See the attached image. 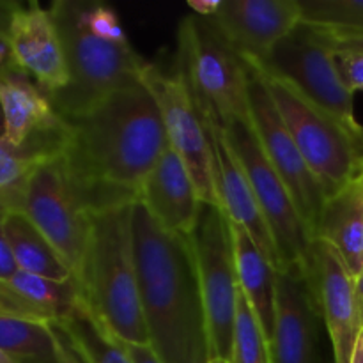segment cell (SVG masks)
<instances>
[{"label":"cell","mask_w":363,"mask_h":363,"mask_svg":"<svg viewBox=\"0 0 363 363\" xmlns=\"http://www.w3.org/2000/svg\"><path fill=\"white\" fill-rule=\"evenodd\" d=\"M66 121L64 160L89 208L137 202L138 190L169 142L144 84L123 89Z\"/></svg>","instance_id":"cell-1"},{"label":"cell","mask_w":363,"mask_h":363,"mask_svg":"<svg viewBox=\"0 0 363 363\" xmlns=\"http://www.w3.org/2000/svg\"><path fill=\"white\" fill-rule=\"evenodd\" d=\"M131 236L149 346L163 363H208L211 344L191 236L167 230L138 202L131 206Z\"/></svg>","instance_id":"cell-2"},{"label":"cell","mask_w":363,"mask_h":363,"mask_svg":"<svg viewBox=\"0 0 363 363\" xmlns=\"http://www.w3.org/2000/svg\"><path fill=\"white\" fill-rule=\"evenodd\" d=\"M66 57L69 84L50 101L74 119L106 96L142 84L147 60L131 46L116 11L98 2L57 0L50 6Z\"/></svg>","instance_id":"cell-3"},{"label":"cell","mask_w":363,"mask_h":363,"mask_svg":"<svg viewBox=\"0 0 363 363\" xmlns=\"http://www.w3.org/2000/svg\"><path fill=\"white\" fill-rule=\"evenodd\" d=\"M131 204L94 209L84 262L77 275L82 300L124 342L149 344L138 293Z\"/></svg>","instance_id":"cell-4"},{"label":"cell","mask_w":363,"mask_h":363,"mask_svg":"<svg viewBox=\"0 0 363 363\" xmlns=\"http://www.w3.org/2000/svg\"><path fill=\"white\" fill-rule=\"evenodd\" d=\"M176 69L208 124L223 131L238 121L250 123V64L209 18L190 14L181 21Z\"/></svg>","instance_id":"cell-5"},{"label":"cell","mask_w":363,"mask_h":363,"mask_svg":"<svg viewBox=\"0 0 363 363\" xmlns=\"http://www.w3.org/2000/svg\"><path fill=\"white\" fill-rule=\"evenodd\" d=\"M248 64L259 73L291 85L363 145V126L354 116V94L342 82L335 52L318 30L300 23L264 59Z\"/></svg>","instance_id":"cell-6"},{"label":"cell","mask_w":363,"mask_h":363,"mask_svg":"<svg viewBox=\"0 0 363 363\" xmlns=\"http://www.w3.org/2000/svg\"><path fill=\"white\" fill-rule=\"evenodd\" d=\"M259 74L301 156L328 191V197L358 179L363 174V145L342 124L312 105L291 85L268 74Z\"/></svg>","instance_id":"cell-7"},{"label":"cell","mask_w":363,"mask_h":363,"mask_svg":"<svg viewBox=\"0 0 363 363\" xmlns=\"http://www.w3.org/2000/svg\"><path fill=\"white\" fill-rule=\"evenodd\" d=\"M18 209L45 234L77 279L91 233L92 209L74 184L60 149L32 170L21 188Z\"/></svg>","instance_id":"cell-8"},{"label":"cell","mask_w":363,"mask_h":363,"mask_svg":"<svg viewBox=\"0 0 363 363\" xmlns=\"http://www.w3.org/2000/svg\"><path fill=\"white\" fill-rule=\"evenodd\" d=\"M191 241L197 257L202 300L208 319L211 357L229 360L240 284L234 264L230 223L225 213L216 206L202 202Z\"/></svg>","instance_id":"cell-9"},{"label":"cell","mask_w":363,"mask_h":363,"mask_svg":"<svg viewBox=\"0 0 363 363\" xmlns=\"http://www.w3.org/2000/svg\"><path fill=\"white\" fill-rule=\"evenodd\" d=\"M227 144L240 162L255 199L262 209L280 262L284 266H311L312 234L298 213L289 194L268 156L262 151L254 128L247 121H238L223 130ZM280 268V269H282Z\"/></svg>","instance_id":"cell-10"},{"label":"cell","mask_w":363,"mask_h":363,"mask_svg":"<svg viewBox=\"0 0 363 363\" xmlns=\"http://www.w3.org/2000/svg\"><path fill=\"white\" fill-rule=\"evenodd\" d=\"M142 84L158 105L169 147L186 165L201 202L220 208L211 130L184 78L177 69L170 73L149 62L142 73Z\"/></svg>","instance_id":"cell-11"},{"label":"cell","mask_w":363,"mask_h":363,"mask_svg":"<svg viewBox=\"0 0 363 363\" xmlns=\"http://www.w3.org/2000/svg\"><path fill=\"white\" fill-rule=\"evenodd\" d=\"M250 69V84H248L250 124L257 135L262 151L268 156L273 169L282 177L289 194L293 195L298 213L314 238L319 216L328 201V191L301 156L262 77L252 66Z\"/></svg>","instance_id":"cell-12"},{"label":"cell","mask_w":363,"mask_h":363,"mask_svg":"<svg viewBox=\"0 0 363 363\" xmlns=\"http://www.w3.org/2000/svg\"><path fill=\"white\" fill-rule=\"evenodd\" d=\"M325 325L308 266H284L277 272L275 326L268 342L272 363H325Z\"/></svg>","instance_id":"cell-13"},{"label":"cell","mask_w":363,"mask_h":363,"mask_svg":"<svg viewBox=\"0 0 363 363\" xmlns=\"http://www.w3.org/2000/svg\"><path fill=\"white\" fill-rule=\"evenodd\" d=\"M311 277L333 350V363H351L363 325L354 277L339 252L323 240L312 241Z\"/></svg>","instance_id":"cell-14"},{"label":"cell","mask_w":363,"mask_h":363,"mask_svg":"<svg viewBox=\"0 0 363 363\" xmlns=\"http://www.w3.org/2000/svg\"><path fill=\"white\" fill-rule=\"evenodd\" d=\"M13 67L30 77L48 98L69 84L62 41L50 9L39 4H14L9 23Z\"/></svg>","instance_id":"cell-15"},{"label":"cell","mask_w":363,"mask_h":363,"mask_svg":"<svg viewBox=\"0 0 363 363\" xmlns=\"http://www.w3.org/2000/svg\"><path fill=\"white\" fill-rule=\"evenodd\" d=\"M209 20L247 62L264 59L301 21L298 0H225Z\"/></svg>","instance_id":"cell-16"},{"label":"cell","mask_w":363,"mask_h":363,"mask_svg":"<svg viewBox=\"0 0 363 363\" xmlns=\"http://www.w3.org/2000/svg\"><path fill=\"white\" fill-rule=\"evenodd\" d=\"M138 204L162 227L191 236L201 215V197L183 160L167 147L142 183Z\"/></svg>","instance_id":"cell-17"},{"label":"cell","mask_w":363,"mask_h":363,"mask_svg":"<svg viewBox=\"0 0 363 363\" xmlns=\"http://www.w3.org/2000/svg\"><path fill=\"white\" fill-rule=\"evenodd\" d=\"M209 130H211L213 152H215V179L220 209L225 213L230 223L243 227L250 234L259 250L279 272L282 268V262H280L272 230L262 215L254 190H252L240 162L230 151L229 144L223 137V131L211 124H209Z\"/></svg>","instance_id":"cell-18"},{"label":"cell","mask_w":363,"mask_h":363,"mask_svg":"<svg viewBox=\"0 0 363 363\" xmlns=\"http://www.w3.org/2000/svg\"><path fill=\"white\" fill-rule=\"evenodd\" d=\"M0 105L6 121L4 140L25 147L45 135L59 133L66 121L38 84L13 66L0 67Z\"/></svg>","instance_id":"cell-19"},{"label":"cell","mask_w":363,"mask_h":363,"mask_svg":"<svg viewBox=\"0 0 363 363\" xmlns=\"http://www.w3.org/2000/svg\"><path fill=\"white\" fill-rule=\"evenodd\" d=\"M80 300L77 280H52L18 272L0 282V314L41 323H60Z\"/></svg>","instance_id":"cell-20"},{"label":"cell","mask_w":363,"mask_h":363,"mask_svg":"<svg viewBox=\"0 0 363 363\" xmlns=\"http://www.w3.org/2000/svg\"><path fill=\"white\" fill-rule=\"evenodd\" d=\"M314 240L332 245L357 279L363 269V183L351 181L330 195L319 216Z\"/></svg>","instance_id":"cell-21"},{"label":"cell","mask_w":363,"mask_h":363,"mask_svg":"<svg viewBox=\"0 0 363 363\" xmlns=\"http://www.w3.org/2000/svg\"><path fill=\"white\" fill-rule=\"evenodd\" d=\"M230 236L238 284L269 342L275 326L277 269L243 227L230 223Z\"/></svg>","instance_id":"cell-22"},{"label":"cell","mask_w":363,"mask_h":363,"mask_svg":"<svg viewBox=\"0 0 363 363\" xmlns=\"http://www.w3.org/2000/svg\"><path fill=\"white\" fill-rule=\"evenodd\" d=\"M7 240L13 250L18 269L52 280H73V272L59 252L52 247L45 234L27 218L20 209H7L6 218Z\"/></svg>","instance_id":"cell-23"},{"label":"cell","mask_w":363,"mask_h":363,"mask_svg":"<svg viewBox=\"0 0 363 363\" xmlns=\"http://www.w3.org/2000/svg\"><path fill=\"white\" fill-rule=\"evenodd\" d=\"M82 358L87 363H133L84 300L77 301L69 318L59 323Z\"/></svg>","instance_id":"cell-24"},{"label":"cell","mask_w":363,"mask_h":363,"mask_svg":"<svg viewBox=\"0 0 363 363\" xmlns=\"http://www.w3.org/2000/svg\"><path fill=\"white\" fill-rule=\"evenodd\" d=\"M0 350L14 363H57L59 342L50 323L0 314Z\"/></svg>","instance_id":"cell-25"},{"label":"cell","mask_w":363,"mask_h":363,"mask_svg":"<svg viewBox=\"0 0 363 363\" xmlns=\"http://www.w3.org/2000/svg\"><path fill=\"white\" fill-rule=\"evenodd\" d=\"M300 23L325 34H363V0H298Z\"/></svg>","instance_id":"cell-26"},{"label":"cell","mask_w":363,"mask_h":363,"mask_svg":"<svg viewBox=\"0 0 363 363\" xmlns=\"http://www.w3.org/2000/svg\"><path fill=\"white\" fill-rule=\"evenodd\" d=\"M230 363H272L269 362L268 339L240 289L236 323H234Z\"/></svg>","instance_id":"cell-27"},{"label":"cell","mask_w":363,"mask_h":363,"mask_svg":"<svg viewBox=\"0 0 363 363\" xmlns=\"http://www.w3.org/2000/svg\"><path fill=\"white\" fill-rule=\"evenodd\" d=\"M337 66L351 92L363 91V52H337Z\"/></svg>","instance_id":"cell-28"},{"label":"cell","mask_w":363,"mask_h":363,"mask_svg":"<svg viewBox=\"0 0 363 363\" xmlns=\"http://www.w3.org/2000/svg\"><path fill=\"white\" fill-rule=\"evenodd\" d=\"M4 218H6V211L0 209V282H6L20 272L16 261H14L13 250H11L9 240H7Z\"/></svg>","instance_id":"cell-29"},{"label":"cell","mask_w":363,"mask_h":363,"mask_svg":"<svg viewBox=\"0 0 363 363\" xmlns=\"http://www.w3.org/2000/svg\"><path fill=\"white\" fill-rule=\"evenodd\" d=\"M319 34H323L325 41L335 53L363 52V34H325V32H319Z\"/></svg>","instance_id":"cell-30"},{"label":"cell","mask_w":363,"mask_h":363,"mask_svg":"<svg viewBox=\"0 0 363 363\" xmlns=\"http://www.w3.org/2000/svg\"><path fill=\"white\" fill-rule=\"evenodd\" d=\"M52 326L53 332H55L57 335V342H59V357H57V363H87L80 354H78V351L74 350L73 344L69 342L62 326H60L59 323H52Z\"/></svg>","instance_id":"cell-31"},{"label":"cell","mask_w":363,"mask_h":363,"mask_svg":"<svg viewBox=\"0 0 363 363\" xmlns=\"http://www.w3.org/2000/svg\"><path fill=\"white\" fill-rule=\"evenodd\" d=\"M119 342L133 363H163L149 344H133L124 342V340H119Z\"/></svg>","instance_id":"cell-32"},{"label":"cell","mask_w":363,"mask_h":363,"mask_svg":"<svg viewBox=\"0 0 363 363\" xmlns=\"http://www.w3.org/2000/svg\"><path fill=\"white\" fill-rule=\"evenodd\" d=\"M14 4L16 2H2L0 0V45L4 46H9V23Z\"/></svg>","instance_id":"cell-33"},{"label":"cell","mask_w":363,"mask_h":363,"mask_svg":"<svg viewBox=\"0 0 363 363\" xmlns=\"http://www.w3.org/2000/svg\"><path fill=\"white\" fill-rule=\"evenodd\" d=\"M220 0H190L188 2V7H190L191 11H194V14H197V16H202V18H211L213 14L218 11L220 7Z\"/></svg>","instance_id":"cell-34"},{"label":"cell","mask_w":363,"mask_h":363,"mask_svg":"<svg viewBox=\"0 0 363 363\" xmlns=\"http://www.w3.org/2000/svg\"><path fill=\"white\" fill-rule=\"evenodd\" d=\"M354 287H357V298H358V307H360V318L363 325V269L360 275L354 279Z\"/></svg>","instance_id":"cell-35"},{"label":"cell","mask_w":363,"mask_h":363,"mask_svg":"<svg viewBox=\"0 0 363 363\" xmlns=\"http://www.w3.org/2000/svg\"><path fill=\"white\" fill-rule=\"evenodd\" d=\"M351 363H363V330L357 340V346H354L353 358H351Z\"/></svg>","instance_id":"cell-36"},{"label":"cell","mask_w":363,"mask_h":363,"mask_svg":"<svg viewBox=\"0 0 363 363\" xmlns=\"http://www.w3.org/2000/svg\"><path fill=\"white\" fill-rule=\"evenodd\" d=\"M6 137V121H4V110L2 105H0V140Z\"/></svg>","instance_id":"cell-37"},{"label":"cell","mask_w":363,"mask_h":363,"mask_svg":"<svg viewBox=\"0 0 363 363\" xmlns=\"http://www.w3.org/2000/svg\"><path fill=\"white\" fill-rule=\"evenodd\" d=\"M0 363H14L13 360H11V358L9 357H7V354L6 353H4V351L2 350H0Z\"/></svg>","instance_id":"cell-38"},{"label":"cell","mask_w":363,"mask_h":363,"mask_svg":"<svg viewBox=\"0 0 363 363\" xmlns=\"http://www.w3.org/2000/svg\"><path fill=\"white\" fill-rule=\"evenodd\" d=\"M208 363H230V362L225 360V358H211Z\"/></svg>","instance_id":"cell-39"},{"label":"cell","mask_w":363,"mask_h":363,"mask_svg":"<svg viewBox=\"0 0 363 363\" xmlns=\"http://www.w3.org/2000/svg\"><path fill=\"white\" fill-rule=\"evenodd\" d=\"M360 177H362V183H363V174H362V176H360Z\"/></svg>","instance_id":"cell-40"}]
</instances>
